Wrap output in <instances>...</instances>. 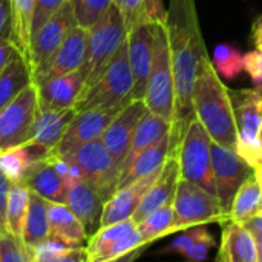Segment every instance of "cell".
I'll return each instance as SVG.
<instances>
[{
    "label": "cell",
    "instance_id": "obj_22",
    "mask_svg": "<svg viewBox=\"0 0 262 262\" xmlns=\"http://www.w3.org/2000/svg\"><path fill=\"white\" fill-rule=\"evenodd\" d=\"M74 109L64 111H37L29 138L25 144L35 146L41 150L52 152L66 134L72 118Z\"/></svg>",
    "mask_w": 262,
    "mask_h": 262
},
{
    "label": "cell",
    "instance_id": "obj_4",
    "mask_svg": "<svg viewBox=\"0 0 262 262\" xmlns=\"http://www.w3.org/2000/svg\"><path fill=\"white\" fill-rule=\"evenodd\" d=\"M154 38V58L147 78L144 104L149 112L164 118L166 121H175V84L170 61V48L167 35V23L155 25Z\"/></svg>",
    "mask_w": 262,
    "mask_h": 262
},
{
    "label": "cell",
    "instance_id": "obj_6",
    "mask_svg": "<svg viewBox=\"0 0 262 262\" xmlns=\"http://www.w3.org/2000/svg\"><path fill=\"white\" fill-rule=\"evenodd\" d=\"M210 147L212 138L203 124L193 117L187 123L175 152L181 180L190 181L216 196Z\"/></svg>",
    "mask_w": 262,
    "mask_h": 262
},
{
    "label": "cell",
    "instance_id": "obj_47",
    "mask_svg": "<svg viewBox=\"0 0 262 262\" xmlns=\"http://www.w3.org/2000/svg\"><path fill=\"white\" fill-rule=\"evenodd\" d=\"M246 229L252 233V236L256 239V238H261L262 236V215H258L252 220H249L247 223H244Z\"/></svg>",
    "mask_w": 262,
    "mask_h": 262
},
{
    "label": "cell",
    "instance_id": "obj_15",
    "mask_svg": "<svg viewBox=\"0 0 262 262\" xmlns=\"http://www.w3.org/2000/svg\"><path fill=\"white\" fill-rule=\"evenodd\" d=\"M88 48V29L75 25L66 35L61 46L55 51L51 60L32 74V83L40 86L41 83L80 69L86 58Z\"/></svg>",
    "mask_w": 262,
    "mask_h": 262
},
{
    "label": "cell",
    "instance_id": "obj_20",
    "mask_svg": "<svg viewBox=\"0 0 262 262\" xmlns=\"http://www.w3.org/2000/svg\"><path fill=\"white\" fill-rule=\"evenodd\" d=\"M180 180H181L180 164H178L177 152L173 150L169 155V158L166 160V163L163 164L161 172L157 177L155 183L150 186V189L147 190V193L141 200V203H140L138 209L135 210L132 220L138 224L141 220H144L154 210H157L166 204H172Z\"/></svg>",
    "mask_w": 262,
    "mask_h": 262
},
{
    "label": "cell",
    "instance_id": "obj_3",
    "mask_svg": "<svg viewBox=\"0 0 262 262\" xmlns=\"http://www.w3.org/2000/svg\"><path fill=\"white\" fill-rule=\"evenodd\" d=\"M134 77L124 41L111 58L95 83L81 92L74 106L75 114L91 109H124L132 101Z\"/></svg>",
    "mask_w": 262,
    "mask_h": 262
},
{
    "label": "cell",
    "instance_id": "obj_45",
    "mask_svg": "<svg viewBox=\"0 0 262 262\" xmlns=\"http://www.w3.org/2000/svg\"><path fill=\"white\" fill-rule=\"evenodd\" d=\"M9 186H11V183L0 172V232H6V227H5V210H6V198H8Z\"/></svg>",
    "mask_w": 262,
    "mask_h": 262
},
{
    "label": "cell",
    "instance_id": "obj_27",
    "mask_svg": "<svg viewBox=\"0 0 262 262\" xmlns=\"http://www.w3.org/2000/svg\"><path fill=\"white\" fill-rule=\"evenodd\" d=\"M25 184L29 187L31 192L40 195L49 203H66V192L68 187L64 181L60 178V175L51 167V164L45 160L38 163L28 178L25 180Z\"/></svg>",
    "mask_w": 262,
    "mask_h": 262
},
{
    "label": "cell",
    "instance_id": "obj_11",
    "mask_svg": "<svg viewBox=\"0 0 262 262\" xmlns=\"http://www.w3.org/2000/svg\"><path fill=\"white\" fill-rule=\"evenodd\" d=\"M210 150H212V169L215 178L216 200L227 220L232 201L238 189L244 184V181L249 177L253 175L255 169L247 161H244L235 150L223 147L213 141Z\"/></svg>",
    "mask_w": 262,
    "mask_h": 262
},
{
    "label": "cell",
    "instance_id": "obj_44",
    "mask_svg": "<svg viewBox=\"0 0 262 262\" xmlns=\"http://www.w3.org/2000/svg\"><path fill=\"white\" fill-rule=\"evenodd\" d=\"M15 52H18V51L11 38L0 40V74L6 68V64L9 63V60L14 57Z\"/></svg>",
    "mask_w": 262,
    "mask_h": 262
},
{
    "label": "cell",
    "instance_id": "obj_51",
    "mask_svg": "<svg viewBox=\"0 0 262 262\" xmlns=\"http://www.w3.org/2000/svg\"><path fill=\"white\" fill-rule=\"evenodd\" d=\"M256 247H258V258H256V262H262V236L261 238H256Z\"/></svg>",
    "mask_w": 262,
    "mask_h": 262
},
{
    "label": "cell",
    "instance_id": "obj_12",
    "mask_svg": "<svg viewBox=\"0 0 262 262\" xmlns=\"http://www.w3.org/2000/svg\"><path fill=\"white\" fill-rule=\"evenodd\" d=\"M37 111V86L31 83L0 111V150L28 141Z\"/></svg>",
    "mask_w": 262,
    "mask_h": 262
},
{
    "label": "cell",
    "instance_id": "obj_31",
    "mask_svg": "<svg viewBox=\"0 0 262 262\" xmlns=\"http://www.w3.org/2000/svg\"><path fill=\"white\" fill-rule=\"evenodd\" d=\"M35 0H12V23L9 38L15 45L17 51L29 63V46L32 31Z\"/></svg>",
    "mask_w": 262,
    "mask_h": 262
},
{
    "label": "cell",
    "instance_id": "obj_37",
    "mask_svg": "<svg viewBox=\"0 0 262 262\" xmlns=\"http://www.w3.org/2000/svg\"><path fill=\"white\" fill-rule=\"evenodd\" d=\"M69 249H72V247H68L61 241H58V239H55L52 236H48L45 241H41L37 246L29 247L26 250L29 253L31 262H49L52 261L54 258L63 255Z\"/></svg>",
    "mask_w": 262,
    "mask_h": 262
},
{
    "label": "cell",
    "instance_id": "obj_50",
    "mask_svg": "<svg viewBox=\"0 0 262 262\" xmlns=\"http://www.w3.org/2000/svg\"><path fill=\"white\" fill-rule=\"evenodd\" d=\"M253 175H255V178H256V181H258V184H259V187H261V190H262V163L259 164V166H256V167H255Z\"/></svg>",
    "mask_w": 262,
    "mask_h": 262
},
{
    "label": "cell",
    "instance_id": "obj_10",
    "mask_svg": "<svg viewBox=\"0 0 262 262\" xmlns=\"http://www.w3.org/2000/svg\"><path fill=\"white\" fill-rule=\"evenodd\" d=\"M144 244L137 223L129 218L126 221L100 227L86 243L84 253L88 262H109L118 259Z\"/></svg>",
    "mask_w": 262,
    "mask_h": 262
},
{
    "label": "cell",
    "instance_id": "obj_17",
    "mask_svg": "<svg viewBox=\"0 0 262 262\" xmlns=\"http://www.w3.org/2000/svg\"><path fill=\"white\" fill-rule=\"evenodd\" d=\"M147 112V107L143 100H134L130 101L106 127L100 140L112 155L115 164L118 166L121 172L123 161L127 155L134 132L143 118V115Z\"/></svg>",
    "mask_w": 262,
    "mask_h": 262
},
{
    "label": "cell",
    "instance_id": "obj_21",
    "mask_svg": "<svg viewBox=\"0 0 262 262\" xmlns=\"http://www.w3.org/2000/svg\"><path fill=\"white\" fill-rule=\"evenodd\" d=\"M180 140L181 138L173 135L170 130L160 141H157L155 144H152L150 147L143 150L134 160V163L126 170H123L120 173L118 183H117V190L135 183L137 180H140L143 177H147V175L160 170L163 167V164L166 163V160L169 158V155L177 149Z\"/></svg>",
    "mask_w": 262,
    "mask_h": 262
},
{
    "label": "cell",
    "instance_id": "obj_48",
    "mask_svg": "<svg viewBox=\"0 0 262 262\" xmlns=\"http://www.w3.org/2000/svg\"><path fill=\"white\" fill-rule=\"evenodd\" d=\"M252 38L253 43L256 46V49L262 52V15L256 18V21L253 23V29H252Z\"/></svg>",
    "mask_w": 262,
    "mask_h": 262
},
{
    "label": "cell",
    "instance_id": "obj_14",
    "mask_svg": "<svg viewBox=\"0 0 262 262\" xmlns=\"http://www.w3.org/2000/svg\"><path fill=\"white\" fill-rule=\"evenodd\" d=\"M155 25L140 23L127 31V57L134 77L132 101L143 100L146 94L147 78L154 58V38Z\"/></svg>",
    "mask_w": 262,
    "mask_h": 262
},
{
    "label": "cell",
    "instance_id": "obj_34",
    "mask_svg": "<svg viewBox=\"0 0 262 262\" xmlns=\"http://www.w3.org/2000/svg\"><path fill=\"white\" fill-rule=\"evenodd\" d=\"M216 74L227 80L238 77L244 71L243 55L232 45H218L213 52V58L210 60Z\"/></svg>",
    "mask_w": 262,
    "mask_h": 262
},
{
    "label": "cell",
    "instance_id": "obj_49",
    "mask_svg": "<svg viewBox=\"0 0 262 262\" xmlns=\"http://www.w3.org/2000/svg\"><path fill=\"white\" fill-rule=\"evenodd\" d=\"M146 247H147V246L140 247V249H137V250H134V252H130V253H127V255H124V256H121V258H118V259H114V261L109 262H134L135 259H138V258L143 255V252L146 250Z\"/></svg>",
    "mask_w": 262,
    "mask_h": 262
},
{
    "label": "cell",
    "instance_id": "obj_36",
    "mask_svg": "<svg viewBox=\"0 0 262 262\" xmlns=\"http://www.w3.org/2000/svg\"><path fill=\"white\" fill-rule=\"evenodd\" d=\"M0 262H31L23 243L8 232H0Z\"/></svg>",
    "mask_w": 262,
    "mask_h": 262
},
{
    "label": "cell",
    "instance_id": "obj_52",
    "mask_svg": "<svg viewBox=\"0 0 262 262\" xmlns=\"http://www.w3.org/2000/svg\"><path fill=\"white\" fill-rule=\"evenodd\" d=\"M258 215H262V196H261V201H259V209H258Z\"/></svg>",
    "mask_w": 262,
    "mask_h": 262
},
{
    "label": "cell",
    "instance_id": "obj_30",
    "mask_svg": "<svg viewBox=\"0 0 262 262\" xmlns=\"http://www.w3.org/2000/svg\"><path fill=\"white\" fill-rule=\"evenodd\" d=\"M49 236V218H48V201L40 195L29 193V207L23 227L21 243L26 249L37 246Z\"/></svg>",
    "mask_w": 262,
    "mask_h": 262
},
{
    "label": "cell",
    "instance_id": "obj_29",
    "mask_svg": "<svg viewBox=\"0 0 262 262\" xmlns=\"http://www.w3.org/2000/svg\"><path fill=\"white\" fill-rule=\"evenodd\" d=\"M29 187L25 183H11L6 198L5 210V227L6 232L20 239L23 236V227L29 207Z\"/></svg>",
    "mask_w": 262,
    "mask_h": 262
},
{
    "label": "cell",
    "instance_id": "obj_18",
    "mask_svg": "<svg viewBox=\"0 0 262 262\" xmlns=\"http://www.w3.org/2000/svg\"><path fill=\"white\" fill-rule=\"evenodd\" d=\"M84 88V75L81 68L54 77L37 86V106L38 111H64L74 109Z\"/></svg>",
    "mask_w": 262,
    "mask_h": 262
},
{
    "label": "cell",
    "instance_id": "obj_7",
    "mask_svg": "<svg viewBox=\"0 0 262 262\" xmlns=\"http://www.w3.org/2000/svg\"><path fill=\"white\" fill-rule=\"evenodd\" d=\"M238 143L236 154L253 169L262 163L259 129L262 123V89H229Z\"/></svg>",
    "mask_w": 262,
    "mask_h": 262
},
{
    "label": "cell",
    "instance_id": "obj_32",
    "mask_svg": "<svg viewBox=\"0 0 262 262\" xmlns=\"http://www.w3.org/2000/svg\"><path fill=\"white\" fill-rule=\"evenodd\" d=\"M262 190L255 178V175L249 177L244 184L238 189L232 206L230 212L226 221H233L244 224L249 220L258 216V209H259V201H261Z\"/></svg>",
    "mask_w": 262,
    "mask_h": 262
},
{
    "label": "cell",
    "instance_id": "obj_33",
    "mask_svg": "<svg viewBox=\"0 0 262 262\" xmlns=\"http://www.w3.org/2000/svg\"><path fill=\"white\" fill-rule=\"evenodd\" d=\"M173 224V209L172 204H166L152 213H149L144 220L137 224V229L144 241V244H150L160 238L172 235Z\"/></svg>",
    "mask_w": 262,
    "mask_h": 262
},
{
    "label": "cell",
    "instance_id": "obj_26",
    "mask_svg": "<svg viewBox=\"0 0 262 262\" xmlns=\"http://www.w3.org/2000/svg\"><path fill=\"white\" fill-rule=\"evenodd\" d=\"M170 130H172V123H169L164 118H161V117H158V115L147 111L143 115V118L140 120V123H138V126H137V129L134 132L127 155H126V158L123 161V166H121V172L126 170L143 150H146L147 147H150L152 144L160 141Z\"/></svg>",
    "mask_w": 262,
    "mask_h": 262
},
{
    "label": "cell",
    "instance_id": "obj_39",
    "mask_svg": "<svg viewBox=\"0 0 262 262\" xmlns=\"http://www.w3.org/2000/svg\"><path fill=\"white\" fill-rule=\"evenodd\" d=\"M146 3H147V0H114V5L120 11L127 31L140 23L141 12H143Z\"/></svg>",
    "mask_w": 262,
    "mask_h": 262
},
{
    "label": "cell",
    "instance_id": "obj_24",
    "mask_svg": "<svg viewBox=\"0 0 262 262\" xmlns=\"http://www.w3.org/2000/svg\"><path fill=\"white\" fill-rule=\"evenodd\" d=\"M221 227V243L215 262H256V241L244 224L224 221Z\"/></svg>",
    "mask_w": 262,
    "mask_h": 262
},
{
    "label": "cell",
    "instance_id": "obj_25",
    "mask_svg": "<svg viewBox=\"0 0 262 262\" xmlns=\"http://www.w3.org/2000/svg\"><path fill=\"white\" fill-rule=\"evenodd\" d=\"M49 236L61 241L68 247L78 249L88 243V235L80 220L71 212L66 204L48 201Z\"/></svg>",
    "mask_w": 262,
    "mask_h": 262
},
{
    "label": "cell",
    "instance_id": "obj_38",
    "mask_svg": "<svg viewBox=\"0 0 262 262\" xmlns=\"http://www.w3.org/2000/svg\"><path fill=\"white\" fill-rule=\"evenodd\" d=\"M200 227L201 226L181 230V233L164 249V253H177V255H180V256H183L186 259L190 255V252L193 250L195 244H196Z\"/></svg>",
    "mask_w": 262,
    "mask_h": 262
},
{
    "label": "cell",
    "instance_id": "obj_19",
    "mask_svg": "<svg viewBox=\"0 0 262 262\" xmlns=\"http://www.w3.org/2000/svg\"><path fill=\"white\" fill-rule=\"evenodd\" d=\"M161 169L137 180L135 183L118 189L112 193V196L104 203L103 215H101V226L106 227L111 224H117L121 221H126L134 216L135 210L138 209L141 200L150 189V186L155 183L157 177L160 175Z\"/></svg>",
    "mask_w": 262,
    "mask_h": 262
},
{
    "label": "cell",
    "instance_id": "obj_1",
    "mask_svg": "<svg viewBox=\"0 0 262 262\" xmlns=\"http://www.w3.org/2000/svg\"><path fill=\"white\" fill-rule=\"evenodd\" d=\"M167 35L175 84V121L172 130L183 135L187 123L195 117L192 91L201 60L206 55L190 0H172Z\"/></svg>",
    "mask_w": 262,
    "mask_h": 262
},
{
    "label": "cell",
    "instance_id": "obj_9",
    "mask_svg": "<svg viewBox=\"0 0 262 262\" xmlns=\"http://www.w3.org/2000/svg\"><path fill=\"white\" fill-rule=\"evenodd\" d=\"M172 209L173 233L215 221L221 224L226 220L216 196L186 180L178 181L177 192L172 201Z\"/></svg>",
    "mask_w": 262,
    "mask_h": 262
},
{
    "label": "cell",
    "instance_id": "obj_2",
    "mask_svg": "<svg viewBox=\"0 0 262 262\" xmlns=\"http://www.w3.org/2000/svg\"><path fill=\"white\" fill-rule=\"evenodd\" d=\"M192 107L213 143L236 152L238 134L229 88L224 86L207 54L203 57L193 91Z\"/></svg>",
    "mask_w": 262,
    "mask_h": 262
},
{
    "label": "cell",
    "instance_id": "obj_43",
    "mask_svg": "<svg viewBox=\"0 0 262 262\" xmlns=\"http://www.w3.org/2000/svg\"><path fill=\"white\" fill-rule=\"evenodd\" d=\"M12 23V0H0V40L9 38Z\"/></svg>",
    "mask_w": 262,
    "mask_h": 262
},
{
    "label": "cell",
    "instance_id": "obj_40",
    "mask_svg": "<svg viewBox=\"0 0 262 262\" xmlns=\"http://www.w3.org/2000/svg\"><path fill=\"white\" fill-rule=\"evenodd\" d=\"M215 246H216V243H215V238L212 236V233L206 227L201 226L196 244H195L193 250L190 252V255L184 259V262H206L209 259L210 250Z\"/></svg>",
    "mask_w": 262,
    "mask_h": 262
},
{
    "label": "cell",
    "instance_id": "obj_35",
    "mask_svg": "<svg viewBox=\"0 0 262 262\" xmlns=\"http://www.w3.org/2000/svg\"><path fill=\"white\" fill-rule=\"evenodd\" d=\"M78 26L91 29L114 5V0H69Z\"/></svg>",
    "mask_w": 262,
    "mask_h": 262
},
{
    "label": "cell",
    "instance_id": "obj_8",
    "mask_svg": "<svg viewBox=\"0 0 262 262\" xmlns=\"http://www.w3.org/2000/svg\"><path fill=\"white\" fill-rule=\"evenodd\" d=\"M61 158L80 167L83 181L88 183L104 203L117 190L120 169L100 138L75 147Z\"/></svg>",
    "mask_w": 262,
    "mask_h": 262
},
{
    "label": "cell",
    "instance_id": "obj_23",
    "mask_svg": "<svg viewBox=\"0 0 262 262\" xmlns=\"http://www.w3.org/2000/svg\"><path fill=\"white\" fill-rule=\"evenodd\" d=\"M64 204L80 220L88 238H91L100 229L104 201L88 183L77 181L71 184L66 192Z\"/></svg>",
    "mask_w": 262,
    "mask_h": 262
},
{
    "label": "cell",
    "instance_id": "obj_42",
    "mask_svg": "<svg viewBox=\"0 0 262 262\" xmlns=\"http://www.w3.org/2000/svg\"><path fill=\"white\" fill-rule=\"evenodd\" d=\"M243 64L255 88L262 89V52L258 49L247 52L246 55H243Z\"/></svg>",
    "mask_w": 262,
    "mask_h": 262
},
{
    "label": "cell",
    "instance_id": "obj_41",
    "mask_svg": "<svg viewBox=\"0 0 262 262\" xmlns=\"http://www.w3.org/2000/svg\"><path fill=\"white\" fill-rule=\"evenodd\" d=\"M66 0H35L34 15H32V31L31 35L54 15V12L64 3Z\"/></svg>",
    "mask_w": 262,
    "mask_h": 262
},
{
    "label": "cell",
    "instance_id": "obj_5",
    "mask_svg": "<svg viewBox=\"0 0 262 262\" xmlns=\"http://www.w3.org/2000/svg\"><path fill=\"white\" fill-rule=\"evenodd\" d=\"M126 38L127 29L124 20L117 6L112 5L106 14L91 29H88L86 58L81 66V72L84 75L83 91L95 83Z\"/></svg>",
    "mask_w": 262,
    "mask_h": 262
},
{
    "label": "cell",
    "instance_id": "obj_13",
    "mask_svg": "<svg viewBox=\"0 0 262 262\" xmlns=\"http://www.w3.org/2000/svg\"><path fill=\"white\" fill-rule=\"evenodd\" d=\"M77 25L71 2L66 0L51 18H48L32 35L29 46V68L34 74L43 68L61 46L69 31Z\"/></svg>",
    "mask_w": 262,
    "mask_h": 262
},
{
    "label": "cell",
    "instance_id": "obj_46",
    "mask_svg": "<svg viewBox=\"0 0 262 262\" xmlns=\"http://www.w3.org/2000/svg\"><path fill=\"white\" fill-rule=\"evenodd\" d=\"M49 262H88L86 261V253H84V247H78V249H69L68 252H64L63 255L54 258Z\"/></svg>",
    "mask_w": 262,
    "mask_h": 262
},
{
    "label": "cell",
    "instance_id": "obj_53",
    "mask_svg": "<svg viewBox=\"0 0 262 262\" xmlns=\"http://www.w3.org/2000/svg\"><path fill=\"white\" fill-rule=\"evenodd\" d=\"M259 143H261V149H262V123H261V129H259Z\"/></svg>",
    "mask_w": 262,
    "mask_h": 262
},
{
    "label": "cell",
    "instance_id": "obj_28",
    "mask_svg": "<svg viewBox=\"0 0 262 262\" xmlns=\"http://www.w3.org/2000/svg\"><path fill=\"white\" fill-rule=\"evenodd\" d=\"M31 83L32 72L29 63L20 52H15L0 74V111Z\"/></svg>",
    "mask_w": 262,
    "mask_h": 262
},
{
    "label": "cell",
    "instance_id": "obj_16",
    "mask_svg": "<svg viewBox=\"0 0 262 262\" xmlns=\"http://www.w3.org/2000/svg\"><path fill=\"white\" fill-rule=\"evenodd\" d=\"M121 111H118V109H91V111L77 112L75 117L72 118L66 134L63 135L61 141L49 154L63 157L64 154L74 150L75 147L100 138L103 135V132L106 130V127L112 123V120Z\"/></svg>",
    "mask_w": 262,
    "mask_h": 262
}]
</instances>
